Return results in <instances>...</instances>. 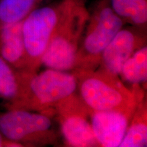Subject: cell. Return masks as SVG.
<instances>
[{"label":"cell","instance_id":"30bf717a","mask_svg":"<svg viewBox=\"0 0 147 147\" xmlns=\"http://www.w3.org/2000/svg\"><path fill=\"white\" fill-rule=\"evenodd\" d=\"M22 25L23 21L0 27V56L10 65L27 72Z\"/></svg>","mask_w":147,"mask_h":147},{"label":"cell","instance_id":"8fae6325","mask_svg":"<svg viewBox=\"0 0 147 147\" xmlns=\"http://www.w3.org/2000/svg\"><path fill=\"white\" fill-rule=\"evenodd\" d=\"M136 92L137 105L127 129L119 147H144L147 144V105L144 91L134 84Z\"/></svg>","mask_w":147,"mask_h":147},{"label":"cell","instance_id":"ba28073f","mask_svg":"<svg viewBox=\"0 0 147 147\" xmlns=\"http://www.w3.org/2000/svg\"><path fill=\"white\" fill-rule=\"evenodd\" d=\"M145 45L144 36L134 30L121 29L102 52L96 69L119 77L126 61Z\"/></svg>","mask_w":147,"mask_h":147},{"label":"cell","instance_id":"277c9868","mask_svg":"<svg viewBox=\"0 0 147 147\" xmlns=\"http://www.w3.org/2000/svg\"><path fill=\"white\" fill-rule=\"evenodd\" d=\"M123 26V21L111 7L105 3L100 5L82 35L73 69H96L102 52Z\"/></svg>","mask_w":147,"mask_h":147},{"label":"cell","instance_id":"2e32d148","mask_svg":"<svg viewBox=\"0 0 147 147\" xmlns=\"http://www.w3.org/2000/svg\"><path fill=\"white\" fill-rule=\"evenodd\" d=\"M6 140H7L3 136V135L1 134V132H0V146H4L5 143L6 144H8V146H10L9 144H11V146H21V145L18 144H17V143H14V142H6Z\"/></svg>","mask_w":147,"mask_h":147},{"label":"cell","instance_id":"5bb4252c","mask_svg":"<svg viewBox=\"0 0 147 147\" xmlns=\"http://www.w3.org/2000/svg\"><path fill=\"white\" fill-rule=\"evenodd\" d=\"M111 8L123 21L136 26L146 25V0H110Z\"/></svg>","mask_w":147,"mask_h":147},{"label":"cell","instance_id":"6da1fadb","mask_svg":"<svg viewBox=\"0 0 147 147\" xmlns=\"http://www.w3.org/2000/svg\"><path fill=\"white\" fill-rule=\"evenodd\" d=\"M72 71L77 81V95L89 112L135 110L136 92L129 89L118 76L97 69Z\"/></svg>","mask_w":147,"mask_h":147},{"label":"cell","instance_id":"7c38bea8","mask_svg":"<svg viewBox=\"0 0 147 147\" xmlns=\"http://www.w3.org/2000/svg\"><path fill=\"white\" fill-rule=\"evenodd\" d=\"M23 95V75L16 74L12 66L0 56V98L19 104Z\"/></svg>","mask_w":147,"mask_h":147},{"label":"cell","instance_id":"7a4b0ae2","mask_svg":"<svg viewBox=\"0 0 147 147\" xmlns=\"http://www.w3.org/2000/svg\"><path fill=\"white\" fill-rule=\"evenodd\" d=\"M89 18L83 5L66 0L65 5L42 59L47 68L68 71L74 67L79 45Z\"/></svg>","mask_w":147,"mask_h":147},{"label":"cell","instance_id":"52a82bcc","mask_svg":"<svg viewBox=\"0 0 147 147\" xmlns=\"http://www.w3.org/2000/svg\"><path fill=\"white\" fill-rule=\"evenodd\" d=\"M53 116H56L67 146H99L92 128L89 111L76 93L59 103Z\"/></svg>","mask_w":147,"mask_h":147},{"label":"cell","instance_id":"5b68a950","mask_svg":"<svg viewBox=\"0 0 147 147\" xmlns=\"http://www.w3.org/2000/svg\"><path fill=\"white\" fill-rule=\"evenodd\" d=\"M66 0L57 5L35 8L24 18L23 38L27 59V72H37L42 59L65 5Z\"/></svg>","mask_w":147,"mask_h":147},{"label":"cell","instance_id":"9c48e42d","mask_svg":"<svg viewBox=\"0 0 147 147\" xmlns=\"http://www.w3.org/2000/svg\"><path fill=\"white\" fill-rule=\"evenodd\" d=\"M134 111L89 112L92 128L99 146L119 147Z\"/></svg>","mask_w":147,"mask_h":147},{"label":"cell","instance_id":"8992f818","mask_svg":"<svg viewBox=\"0 0 147 147\" xmlns=\"http://www.w3.org/2000/svg\"><path fill=\"white\" fill-rule=\"evenodd\" d=\"M0 132L7 140L18 144L45 146L57 139L51 116L18 108L0 116Z\"/></svg>","mask_w":147,"mask_h":147},{"label":"cell","instance_id":"4fadbf2b","mask_svg":"<svg viewBox=\"0 0 147 147\" xmlns=\"http://www.w3.org/2000/svg\"><path fill=\"white\" fill-rule=\"evenodd\" d=\"M123 80L134 85L146 84L147 80V47L145 45L134 52L123 65L120 74Z\"/></svg>","mask_w":147,"mask_h":147},{"label":"cell","instance_id":"3957f363","mask_svg":"<svg viewBox=\"0 0 147 147\" xmlns=\"http://www.w3.org/2000/svg\"><path fill=\"white\" fill-rule=\"evenodd\" d=\"M23 109L51 116L59 103L76 93L77 81L73 73L47 68L40 73H23Z\"/></svg>","mask_w":147,"mask_h":147},{"label":"cell","instance_id":"9a60e30c","mask_svg":"<svg viewBox=\"0 0 147 147\" xmlns=\"http://www.w3.org/2000/svg\"><path fill=\"white\" fill-rule=\"evenodd\" d=\"M41 0H0V24L15 23L35 9Z\"/></svg>","mask_w":147,"mask_h":147}]
</instances>
